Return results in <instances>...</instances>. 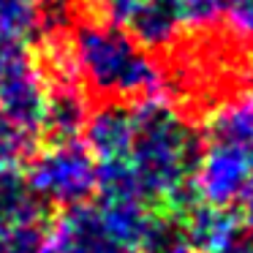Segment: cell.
<instances>
[{
    "label": "cell",
    "mask_w": 253,
    "mask_h": 253,
    "mask_svg": "<svg viewBox=\"0 0 253 253\" xmlns=\"http://www.w3.org/2000/svg\"><path fill=\"white\" fill-rule=\"evenodd\" d=\"M131 117L133 139L126 164L142 199L150 207L161 204L188 210L199 158L193 131L171 112V106L155 98H139L131 106Z\"/></svg>",
    "instance_id": "cell-1"
},
{
    "label": "cell",
    "mask_w": 253,
    "mask_h": 253,
    "mask_svg": "<svg viewBox=\"0 0 253 253\" xmlns=\"http://www.w3.org/2000/svg\"><path fill=\"white\" fill-rule=\"evenodd\" d=\"M66 44L77 79L98 95L144 98L161 82L147 46L115 22H82Z\"/></svg>",
    "instance_id": "cell-2"
},
{
    "label": "cell",
    "mask_w": 253,
    "mask_h": 253,
    "mask_svg": "<svg viewBox=\"0 0 253 253\" xmlns=\"http://www.w3.org/2000/svg\"><path fill=\"white\" fill-rule=\"evenodd\" d=\"M25 182L46 207L84 204L95 191V158L79 139L49 142L33 155L25 169Z\"/></svg>",
    "instance_id": "cell-3"
},
{
    "label": "cell",
    "mask_w": 253,
    "mask_h": 253,
    "mask_svg": "<svg viewBox=\"0 0 253 253\" xmlns=\"http://www.w3.org/2000/svg\"><path fill=\"white\" fill-rule=\"evenodd\" d=\"M251 177V150L220 136H210L204 153L196 158L193 191L204 204L229 210L240 202Z\"/></svg>",
    "instance_id": "cell-4"
},
{
    "label": "cell",
    "mask_w": 253,
    "mask_h": 253,
    "mask_svg": "<svg viewBox=\"0 0 253 253\" xmlns=\"http://www.w3.org/2000/svg\"><path fill=\"white\" fill-rule=\"evenodd\" d=\"M41 253H136L117 240L95 204H74L52 220Z\"/></svg>",
    "instance_id": "cell-5"
},
{
    "label": "cell",
    "mask_w": 253,
    "mask_h": 253,
    "mask_svg": "<svg viewBox=\"0 0 253 253\" xmlns=\"http://www.w3.org/2000/svg\"><path fill=\"white\" fill-rule=\"evenodd\" d=\"M46 104V82L22 49L11 57L6 74L0 79V112L17 123L30 136L41 131Z\"/></svg>",
    "instance_id": "cell-6"
},
{
    "label": "cell",
    "mask_w": 253,
    "mask_h": 253,
    "mask_svg": "<svg viewBox=\"0 0 253 253\" xmlns=\"http://www.w3.org/2000/svg\"><path fill=\"white\" fill-rule=\"evenodd\" d=\"M84 139H87V150L95 158V164L126 161L128 150H131V139H133L131 106L112 101V104L95 109L93 115H87Z\"/></svg>",
    "instance_id": "cell-7"
},
{
    "label": "cell",
    "mask_w": 253,
    "mask_h": 253,
    "mask_svg": "<svg viewBox=\"0 0 253 253\" xmlns=\"http://www.w3.org/2000/svg\"><path fill=\"white\" fill-rule=\"evenodd\" d=\"M87 101L82 95V84L60 82L55 87H46V104H44V120L41 131L49 136V142L60 139H79L87 123Z\"/></svg>",
    "instance_id": "cell-8"
},
{
    "label": "cell",
    "mask_w": 253,
    "mask_h": 253,
    "mask_svg": "<svg viewBox=\"0 0 253 253\" xmlns=\"http://www.w3.org/2000/svg\"><path fill=\"white\" fill-rule=\"evenodd\" d=\"M182 215H185V240L199 253L223 251L240 240V234H237L240 226H237L234 215L223 207L199 204V207H188Z\"/></svg>",
    "instance_id": "cell-9"
},
{
    "label": "cell",
    "mask_w": 253,
    "mask_h": 253,
    "mask_svg": "<svg viewBox=\"0 0 253 253\" xmlns=\"http://www.w3.org/2000/svg\"><path fill=\"white\" fill-rule=\"evenodd\" d=\"M177 28H180V19L174 14L171 0H144L126 25L128 33H133L144 46L169 44Z\"/></svg>",
    "instance_id": "cell-10"
},
{
    "label": "cell",
    "mask_w": 253,
    "mask_h": 253,
    "mask_svg": "<svg viewBox=\"0 0 253 253\" xmlns=\"http://www.w3.org/2000/svg\"><path fill=\"white\" fill-rule=\"evenodd\" d=\"M41 0H0V44L22 46L36 33Z\"/></svg>",
    "instance_id": "cell-11"
},
{
    "label": "cell",
    "mask_w": 253,
    "mask_h": 253,
    "mask_svg": "<svg viewBox=\"0 0 253 253\" xmlns=\"http://www.w3.org/2000/svg\"><path fill=\"white\" fill-rule=\"evenodd\" d=\"M210 136L229 139V142L253 150V95L218 112L212 120V128H210Z\"/></svg>",
    "instance_id": "cell-12"
},
{
    "label": "cell",
    "mask_w": 253,
    "mask_h": 253,
    "mask_svg": "<svg viewBox=\"0 0 253 253\" xmlns=\"http://www.w3.org/2000/svg\"><path fill=\"white\" fill-rule=\"evenodd\" d=\"M44 231L39 226L0 220V253H41Z\"/></svg>",
    "instance_id": "cell-13"
},
{
    "label": "cell",
    "mask_w": 253,
    "mask_h": 253,
    "mask_svg": "<svg viewBox=\"0 0 253 253\" xmlns=\"http://www.w3.org/2000/svg\"><path fill=\"white\" fill-rule=\"evenodd\" d=\"M180 25H212L226 11V0H171Z\"/></svg>",
    "instance_id": "cell-14"
},
{
    "label": "cell",
    "mask_w": 253,
    "mask_h": 253,
    "mask_svg": "<svg viewBox=\"0 0 253 253\" xmlns=\"http://www.w3.org/2000/svg\"><path fill=\"white\" fill-rule=\"evenodd\" d=\"M226 17L234 33L253 39V0H226Z\"/></svg>",
    "instance_id": "cell-15"
},
{
    "label": "cell",
    "mask_w": 253,
    "mask_h": 253,
    "mask_svg": "<svg viewBox=\"0 0 253 253\" xmlns=\"http://www.w3.org/2000/svg\"><path fill=\"white\" fill-rule=\"evenodd\" d=\"M237 204L242 207V218H245V223L253 229V150H251V177H248L245 191H242V196H240Z\"/></svg>",
    "instance_id": "cell-16"
},
{
    "label": "cell",
    "mask_w": 253,
    "mask_h": 253,
    "mask_svg": "<svg viewBox=\"0 0 253 253\" xmlns=\"http://www.w3.org/2000/svg\"><path fill=\"white\" fill-rule=\"evenodd\" d=\"M158 253H199L196 248L191 245V242L185 240V237H174V240H169L164 248H161Z\"/></svg>",
    "instance_id": "cell-17"
},
{
    "label": "cell",
    "mask_w": 253,
    "mask_h": 253,
    "mask_svg": "<svg viewBox=\"0 0 253 253\" xmlns=\"http://www.w3.org/2000/svg\"><path fill=\"white\" fill-rule=\"evenodd\" d=\"M22 49V46H8V44H0V79H3V74H6L8 63H11V57L17 55V52Z\"/></svg>",
    "instance_id": "cell-18"
},
{
    "label": "cell",
    "mask_w": 253,
    "mask_h": 253,
    "mask_svg": "<svg viewBox=\"0 0 253 253\" xmlns=\"http://www.w3.org/2000/svg\"><path fill=\"white\" fill-rule=\"evenodd\" d=\"M240 253H253V237L251 240H240Z\"/></svg>",
    "instance_id": "cell-19"
},
{
    "label": "cell",
    "mask_w": 253,
    "mask_h": 253,
    "mask_svg": "<svg viewBox=\"0 0 253 253\" xmlns=\"http://www.w3.org/2000/svg\"><path fill=\"white\" fill-rule=\"evenodd\" d=\"M215 253H240V240L234 242V245H229V248H223V251H215Z\"/></svg>",
    "instance_id": "cell-20"
}]
</instances>
